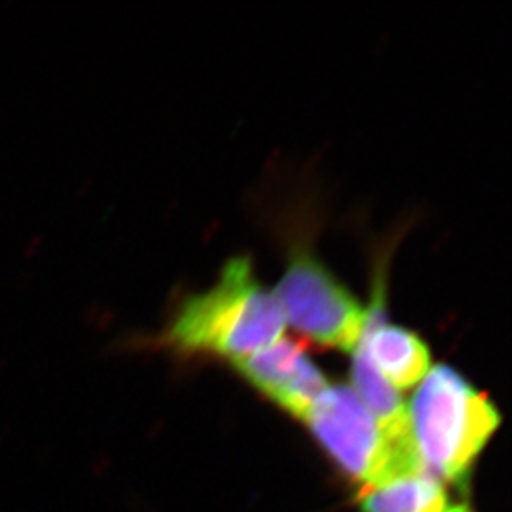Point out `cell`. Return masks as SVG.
Returning <instances> with one entry per match:
<instances>
[{
    "label": "cell",
    "mask_w": 512,
    "mask_h": 512,
    "mask_svg": "<svg viewBox=\"0 0 512 512\" xmlns=\"http://www.w3.org/2000/svg\"><path fill=\"white\" fill-rule=\"evenodd\" d=\"M285 319L276 295L257 279L251 257H231L208 290L184 297L160 343L179 353L246 357L281 339Z\"/></svg>",
    "instance_id": "cell-1"
},
{
    "label": "cell",
    "mask_w": 512,
    "mask_h": 512,
    "mask_svg": "<svg viewBox=\"0 0 512 512\" xmlns=\"http://www.w3.org/2000/svg\"><path fill=\"white\" fill-rule=\"evenodd\" d=\"M411 435L423 468L453 483L468 478L499 418L496 406L450 365L430 368L410 406Z\"/></svg>",
    "instance_id": "cell-2"
},
{
    "label": "cell",
    "mask_w": 512,
    "mask_h": 512,
    "mask_svg": "<svg viewBox=\"0 0 512 512\" xmlns=\"http://www.w3.org/2000/svg\"><path fill=\"white\" fill-rule=\"evenodd\" d=\"M317 440L350 476L382 488L398 479L426 471L420 456L388 440L357 393L347 385L325 388L305 420Z\"/></svg>",
    "instance_id": "cell-3"
},
{
    "label": "cell",
    "mask_w": 512,
    "mask_h": 512,
    "mask_svg": "<svg viewBox=\"0 0 512 512\" xmlns=\"http://www.w3.org/2000/svg\"><path fill=\"white\" fill-rule=\"evenodd\" d=\"M274 295L285 322L300 334L342 352L357 348L367 322V307L309 246L297 242L290 247Z\"/></svg>",
    "instance_id": "cell-4"
},
{
    "label": "cell",
    "mask_w": 512,
    "mask_h": 512,
    "mask_svg": "<svg viewBox=\"0 0 512 512\" xmlns=\"http://www.w3.org/2000/svg\"><path fill=\"white\" fill-rule=\"evenodd\" d=\"M232 362L247 382L300 420H305L314 401L329 387L324 373L294 340L281 337Z\"/></svg>",
    "instance_id": "cell-5"
},
{
    "label": "cell",
    "mask_w": 512,
    "mask_h": 512,
    "mask_svg": "<svg viewBox=\"0 0 512 512\" xmlns=\"http://www.w3.org/2000/svg\"><path fill=\"white\" fill-rule=\"evenodd\" d=\"M385 295V276L380 271L358 347L365 350L370 362L393 387H415L430 372V348L415 332L388 322Z\"/></svg>",
    "instance_id": "cell-6"
},
{
    "label": "cell",
    "mask_w": 512,
    "mask_h": 512,
    "mask_svg": "<svg viewBox=\"0 0 512 512\" xmlns=\"http://www.w3.org/2000/svg\"><path fill=\"white\" fill-rule=\"evenodd\" d=\"M352 382L353 392L357 393L370 415L377 420L388 440L401 450L416 453L411 435L410 413L400 393L378 372L365 350L358 345L353 350Z\"/></svg>",
    "instance_id": "cell-7"
},
{
    "label": "cell",
    "mask_w": 512,
    "mask_h": 512,
    "mask_svg": "<svg viewBox=\"0 0 512 512\" xmlns=\"http://www.w3.org/2000/svg\"><path fill=\"white\" fill-rule=\"evenodd\" d=\"M360 506L363 512H443L446 496L438 479L421 471L382 488L367 489Z\"/></svg>",
    "instance_id": "cell-8"
},
{
    "label": "cell",
    "mask_w": 512,
    "mask_h": 512,
    "mask_svg": "<svg viewBox=\"0 0 512 512\" xmlns=\"http://www.w3.org/2000/svg\"><path fill=\"white\" fill-rule=\"evenodd\" d=\"M443 512H471V511H469L468 506H464V504H455V506H446V509Z\"/></svg>",
    "instance_id": "cell-9"
}]
</instances>
